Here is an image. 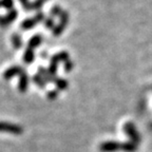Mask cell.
Returning a JSON list of instances; mask_svg holds the SVG:
<instances>
[{
  "instance_id": "cell-13",
  "label": "cell",
  "mask_w": 152,
  "mask_h": 152,
  "mask_svg": "<svg viewBox=\"0 0 152 152\" xmlns=\"http://www.w3.org/2000/svg\"><path fill=\"white\" fill-rule=\"evenodd\" d=\"M0 5H1V2H0Z\"/></svg>"
},
{
  "instance_id": "cell-3",
  "label": "cell",
  "mask_w": 152,
  "mask_h": 152,
  "mask_svg": "<svg viewBox=\"0 0 152 152\" xmlns=\"http://www.w3.org/2000/svg\"><path fill=\"white\" fill-rule=\"evenodd\" d=\"M124 129H125L126 133L128 134L129 136H130L131 140H132V142H134V144H136V145H137L138 142H140V135H138L137 131L135 130L134 126H133L132 124L128 123V124H126V125H125Z\"/></svg>"
},
{
  "instance_id": "cell-10",
  "label": "cell",
  "mask_w": 152,
  "mask_h": 152,
  "mask_svg": "<svg viewBox=\"0 0 152 152\" xmlns=\"http://www.w3.org/2000/svg\"><path fill=\"white\" fill-rule=\"evenodd\" d=\"M1 5L5 7L7 9H12L13 7V0H3L1 2Z\"/></svg>"
},
{
  "instance_id": "cell-4",
  "label": "cell",
  "mask_w": 152,
  "mask_h": 152,
  "mask_svg": "<svg viewBox=\"0 0 152 152\" xmlns=\"http://www.w3.org/2000/svg\"><path fill=\"white\" fill-rule=\"evenodd\" d=\"M41 17H43V15L39 14L37 16V18H35V19H28V20H26V21L22 22L21 28H33V26H35V24L37 23L39 20H40Z\"/></svg>"
},
{
  "instance_id": "cell-6",
  "label": "cell",
  "mask_w": 152,
  "mask_h": 152,
  "mask_svg": "<svg viewBox=\"0 0 152 152\" xmlns=\"http://www.w3.org/2000/svg\"><path fill=\"white\" fill-rule=\"evenodd\" d=\"M136 144H134V142H125V144H123V150L126 152H133L136 150Z\"/></svg>"
},
{
  "instance_id": "cell-11",
  "label": "cell",
  "mask_w": 152,
  "mask_h": 152,
  "mask_svg": "<svg viewBox=\"0 0 152 152\" xmlns=\"http://www.w3.org/2000/svg\"><path fill=\"white\" fill-rule=\"evenodd\" d=\"M57 87L60 89H64L66 87V83L64 80H58L57 81Z\"/></svg>"
},
{
  "instance_id": "cell-12",
  "label": "cell",
  "mask_w": 152,
  "mask_h": 152,
  "mask_svg": "<svg viewBox=\"0 0 152 152\" xmlns=\"http://www.w3.org/2000/svg\"><path fill=\"white\" fill-rule=\"evenodd\" d=\"M21 1V3L23 4L24 7H28V2H26V0H20Z\"/></svg>"
},
{
  "instance_id": "cell-9",
  "label": "cell",
  "mask_w": 152,
  "mask_h": 152,
  "mask_svg": "<svg viewBox=\"0 0 152 152\" xmlns=\"http://www.w3.org/2000/svg\"><path fill=\"white\" fill-rule=\"evenodd\" d=\"M20 87H19V90L23 91L24 89H26V83H28V79H26V75H22L21 78H20Z\"/></svg>"
},
{
  "instance_id": "cell-1",
  "label": "cell",
  "mask_w": 152,
  "mask_h": 152,
  "mask_svg": "<svg viewBox=\"0 0 152 152\" xmlns=\"http://www.w3.org/2000/svg\"><path fill=\"white\" fill-rule=\"evenodd\" d=\"M0 131L2 132H10L13 134H21L23 132V129L18 125H14L11 123H5V121H0Z\"/></svg>"
},
{
  "instance_id": "cell-7",
  "label": "cell",
  "mask_w": 152,
  "mask_h": 152,
  "mask_svg": "<svg viewBox=\"0 0 152 152\" xmlns=\"http://www.w3.org/2000/svg\"><path fill=\"white\" fill-rule=\"evenodd\" d=\"M40 42H41V37L37 35V36H34L31 40H30L28 45H30V48H35V47H37V45H39Z\"/></svg>"
},
{
  "instance_id": "cell-2",
  "label": "cell",
  "mask_w": 152,
  "mask_h": 152,
  "mask_svg": "<svg viewBox=\"0 0 152 152\" xmlns=\"http://www.w3.org/2000/svg\"><path fill=\"white\" fill-rule=\"evenodd\" d=\"M121 149L123 150V144L117 142H104L99 146V150L102 152H115Z\"/></svg>"
},
{
  "instance_id": "cell-8",
  "label": "cell",
  "mask_w": 152,
  "mask_h": 152,
  "mask_svg": "<svg viewBox=\"0 0 152 152\" xmlns=\"http://www.w3.org/2000/svg\"><path fill=\"white\" fill-rule=\"evenodd\" d=\"M33 59H34L33 51H32L31 49H28V50L26 52V54H24V61L30 64V62L33 61Z\"/></svg>"
},
{
  "instance_id": "cell-5",
  "label": "cell",
  "mask_w": 152,
  "mask_h": 152,
  "mask_svg": "<svg viewBox=\"0 0 152 152\" xmlns=\"http://www.w3.org/2000/svg\"><path fill=\"white\" fill-rule=\"evenodd\" d=\"M18 73H21V69H20V66H13L11 69H9L7 72L4 73V78L7 79V78H11L13 77L14 75Z\"/></svg>"
}]
</instances>
